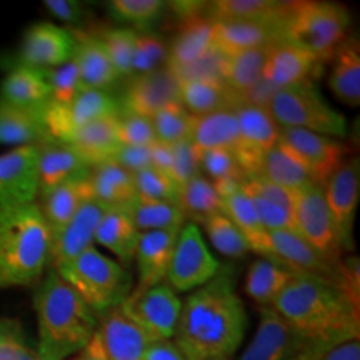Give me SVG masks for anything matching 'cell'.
<instances>
[{
    "label": "cell",
    "instance_id": "6da1fadb",
    "mask_svg": "<svg viewBox=\"0 0 360 360\" xmlns=\"http://www.w3.org/2000/svg\"><path fill=\"white\" fill-rule=\"evenodd\" d=\"M247 314L229 265L182 304L175 345L187 360H231L244 340Z\"/></svg>",
    "mask_w": 360,
    "mask_h": 360
},
{
    "label": "cell",
    "instance_id": "7a4b0ae2",
    "mask_svg": "<svg viewBox=\"0 0 360 360\" xmlns=\"http://www.w3.org/2000/svg\"><path fill=\"white\" fill-rule=\"evenodd\" d=\"M359 305L334 283L294 276L272 307L305 340L339 345L359 339Z\"/></svg>",
    "mask_w": 360,
    "mask_h": 360
},
{
    "label": "cell",
    "instance_id": "3957f363",
    "mask_svg": "<svg viewBox=\"0 0 360 360\" xmlns=\"http://www.w3.org/2000/svg\"><path fill=\"white\" fill-rule=\"evenodd\" d=\"M34 309L39 327L37 352L42 360H67L97 332V314L52 269L35 289Z\"/></svg>",
    "mask_w": 360,
    "mask_h": 360
},
{
    "label": "cell",
    "instance_id": "277c9868",
    "mask_svg": "<svg viewBox=\"0 0 360 360\" xmlns=\"http://www.w3.org/2000/svg\"><path fill=\"white\" fill-rule=\"evenodd\" d=\"M51 240L35 202L0 209V289L40 282L49 265Z\"/></svg>",
    "mask_w": 360,
    "mask_h": 360
},
{
    "label": "cell",
    "instance_id": "5b68a950",
    "mask_svg": "<svg viewBox=\"0 0 360 360\" xmlns=\"http://www.w3.org/2000/svg\"><path fill=\"white\" fill-rule=\"evenodd\" d=\"M349 27L350 13L342 4L322 0L289 2L283 15L282 39L326 62L349 37Z\"/></svg>",
    "mask_w": 360,
    "mask_h": 360
},
{
    "label": "cell",
    "instance_id": "8992f818",
    "mask_svg": "<svg viewBox=\"0 0 360 360\" xmlns=\"http://www.w3.org/2000/svg\"><path fill=\"white\" fill-rule=\"evenodd\" d=\"M56 272L94 312L101 315L119 307L132 292L129 270L96 247L84 250L77 259L58 267Z\"/></svg>",
    "mask_w": 360,
    "mask_h": 360
},
{
    "label": "cell",
    "instance_id": "52a82bcc",
    "mask_svg": "<svg viewBox=\"0 0 360 360\" xmlns=\"http://www.w3.org/2000/svg\"><path fill=\"white\" fill-rule=\"evenodd\" d=\"M267 109L278 127L304 129L332 139L347 135L345 117L328 105L312 80L274 90Z\"/></svg>",
    "mask_w": 360,
    "mask_h": 360
},
{
    "label": "cell",
    "instance_id": "ba28073f",
    "mask_svg": "<svg viewBox=\"0 0 360 360\" xmlns=\"http://www.w3.org/2000/svg\"><path fill=\"white\" fill-rule=\"evenodd\" d=\"M119 309L148 340L157 342L170 340L175 335L182 302L172 287L162 282L148 289H132Z\"/></svg>",
    "mask_w": 360,
    "mask_h": 360
},
{
    "label": "cell",
    "instance_id": "9c48e42d",
    "mask_svg": "<svg viewBox=\"0 0 360 360\" xmlns=\"http://www.w3.org/2000/svg\"><path fill=\"white\" fill-rule=\"evenodd\" d=\"M294 219L297 233L321 257L332 265L342 264L344 252H342L334 222L328 212L322 186L310 184L294 192Z\"/></svg>",
    "mask_w": 360,
    "mask_h": 360
},
{
    "label": "cell",
    "instance_id": "30bf717a",
    "mask_svg": "<svg viewBox=\"0 0 360 360\" xmlns=\"http://www.w3.org/2000/svg\"><path fill=\"white\" fill-rule=\"evenodd\" d=\"M220 267L222 265L209 250L199 227L191 222L179 232L165 281L174 290H197L212 281Z\"/></svg>",
    "mask_w": 360,
    "mask_h": 360
},
{
    "label": "cell",
    "instance_id": "8fae6325",
    "mask_svg": "<svg viewBox=\"0 0 360 360\" xmlns=\"http://www.w3.org/2000/svg\"><path fill=\"white\" fill-rule=\"evenodd\" d=\"M122 114L119 97L96 89H82L67 105L49 103L44 112V124L52 139L65 142L75 130L96 120L117 119Z\"/></svg>",
    "mask_w": 360,
    "mask_h": 360
},
{
    "label": "cell",
    "instance_id": "7c38bea8",
    "mask_svg": "<svg viewBox=\"0 0 360 360\" xmlns=\"http://www.w3.org/2000/svg\"><path fill=\"white\" fill-rule=\"evenodd\" d=\"M278 143L302 165L310 180L322 187L350 152L344 142L304 129L281 127Z\"/></svg>",
    "mask_w": 360,
    "mask_h": 360
},
{
    "label": "cell",
    "instance_id": "4fadbf2b",
    "mask_svg": "<svg viewBox=\"0 0 360 360\" xmlns=\"http://www.w3.org/2000/svg\"><path fill=\"white\" fill-rule=\"evenodd\" d=\"M238 143L233 155L245 177L259 175L264 155L278 142L281 127L265 105L242 101L236 107Z\"/></svg>",
    "mask_w": 360,
    "mask_h": 360
},
{
    "label": "cell",
    "instance_id": "5bb4252c",
    "mask_svg": "<svg viewBox=\"0 0 360 360\" xmlns=\"http://www.w3.org/2000/svg\"><path fill=\"white\" fill-rule=\"evenodd\" d=\"M323 193L342 252L354 250V220L360 199V159L352 155L328 177Z\"/></svg>",
    "mask_w": 360,
    "mask_h": 360
},
{
    "label": "cell",
    "instance_id": "9a60e30c",
    "mask_svg": "<svg viewBox=\"0 0 360 360\" xmlns=\"http://www.w3.org/2000/svg\"><path fill=\"white\" fill-rule=\"evenodd\" d=\"M122 114L154 117L170 105H180V80L167 65L147 74L132 75L119 98Z\"/></svg>",
    "mask_w": 360,
    "mask_h": 360
},
{
    "label": "cell",
    "instance_id": "2e32d148",
    "mask_svg": "<svg viewBox=\"0 0 360 360\" xmlns=\"http://www.w3.org/2000/svg\"><path fill=\"white\" fill-rule=\"evenodd\" d=\"M39 143L0 155V209L34 204L39 197Z\"/></svg>",
    "mask_w": 360,
    "mask_h": 360
},
{
    "label": "cell",
    "instance_id": "e0dca14e",
    "mask_svg": "<svg viewBox=\"0 0 360 360\" xmlns=\"http://www.w3.org/2000/svg\"><path fill=\"white\" fill-rule=\"evenodd\" d=\"M75 47L77 40L70 29L58 27L52 22H39L25 30L15 64L39 70L53 69L70 62Z\"/></svg>",
    "mask_w": 360,
    "mask_h": 360
},
{
    "label": "cell",
    "instance_id": "ac0fdd59",
    "mask_svg": "<svg viewBox=\"0 0 360 360\" xmlns=\"http://www.w3.org/2000/svg\"><path fill=\"white\" fill-rule=\"evenodd\" d=\"M305 340L274 307H264L250 344L238 360H290Z\"/></svg>",
    "mask_w": 360,
    "mask_h": 360
},
{
    "label": "cell",
    "instance_id": "d6986e66",
    "mask_svg": "<svg viewBox=\"0 0 360 360\" xmlns=\"http://www.w3.org/2000/svg\"><path fill=\"white\" fill-rule=\"evenodd\" d=\"M103 210L105 207L98 204L97 200H85L77 214L70 219V222L56 236H52L51 255H49V265L52 270L72 262L84 250L94 247L97 225L101 222Z\"/></svg>",
    "mask_w": 360,
    "mask_h": 360
},
{
    "label": "cell",
    "instance_id": "ffe728a7",
    "mask_svg": "<svg viewBox=\"0 0 360 360\" xmlns=\"http://www.w3.org/2000/svg\"><path fill=\"white\" fill-rule=\"evenodd\" d=\"M289 7V4H287ZM287 11V8H285ZM283 15L267 20H220L214 22V45L225 56L267 47L282 39Z\"/></svg>",
    "mask_w": 360,
    "mask_h": 360
},
{
    "label": "cell",
    "instance_id": "44dd1931",
    "mask_svg": "<svg viewBox=\"0 0 360 360\" xmlns=\"http://www.w3.org/2000/svg\"><path fill=\"white\" fill-rule=\"evenodd\" d=\"M319 64L321 60L302 47L278 39L267 49L264 80L276 90L307 82Z\"/></svg>",
    "mask_w": 360,
    "mask_h": 360
},
{
    "label": "cell",
    "instance_id": "7402d4cb",
    "mask_svg": "<svg viewBox=\"0 0 360 360\" xmlns=\"http://www.w3.org/2000/svg\"><path fill=\"white\" fill-rule=\"evenodd\" d=\"M39 193L70 180L90 177L92 165L70 143L49 137L39 143Z\"/></svg>",
    "mask_w": 360,
    "mask_h": 360
},
{
    "label": "cell",
    "instance_id": "603a6c76",
    "mask_svg": "<svg viewBox=\"0 0 360 360\" xmlns=\"http://www.w3.org/2000/svg\"><path fill=\"white\" fill-rule=\"evenodd\" d=\"M97 334L109 360H142L143 352L152 344L119 307L102 314Z\"/></svg>",
    "mask_w": 360,
    "mask_h": 360
},
{
    "label": "cell",
    "instance_id": "cb8c5ba5",
    "mask_svg": "<svg viewBox=\"0 0 360 360\" xmlns=\"http://www.w3.org/2000/svg\"><path fill=\"white\" fill-rule=\"evenodd\" d=\"M180 231H152L141 233L134 257V260H137L139 269L137 289L159 285L167 278L170 259H172Z\"/></svg>",
    "mask_w": 360,
    "mask_h": 360
},
{
    "label": "cell",
    "instance_id": "d4e9b609",
    "mask_svg": "<svg viewBox=\"0 0 360 360\" xmlns=\"http://www.w3.org/2000/svg\"><path fill=\"white\" fill-rule=\"evenodd\" d=\"M77 47L74 53V64L77 65L80 82L84 89H96V90H109L119 82L120 75L112 65L109 56L97 35L82 32V30H72Z\"/></svg>",
    "mask_w": 360,
    "mask_h": 360
},
{
    "label": "cell",
    "instance_id": "484cf974",
    "mask_svg": "<svg viewBox=\"0 0 360 360\" xmlns=\"http://www.w3.org/2000/svg\"><path fill=\"white\" fill-rule=\"evenodd\" d=\"M0 97L12 105L44 115L52 98L45 70L15 64L0 84Z\"/></svg>",
    "mask_w": 360,
    "mask_h": 360
},
{
    "label": "cell",
    "instance_id": "4316f807",
    "mask_svg": "<svg viewBox=\"0 0 360 360\" xmlns=\"http://www.w3.org/2000/svg\"><path fill=\"white\" fill-rule=\"evenodd\" d=\"M214 47V22L200 13L188 17L184 19L179 34L169 47L167 67L172 72L187 69Z\"/></svg>",
    "mask_w": 360,
    "mask_h": 360
},
{
    "label": "cell",
    "instance_id": "83f0119b",
    "mask_svg": "<svg viewBox=\"0 0 360 360\" xmlns=\"http://www.w3.org/2000/svg\"><path fill=\"white\" fill-rule=\"evenodd\" d=\"M141 232L135 227L132 205L107 207L97 225L96 242L110 250L122 264H130L135 257Z\"/></svg>",
    "mask_w": 360,
    "mask_h": 360
},
{
    "label": "cell",
    "instance_id": "f1b7e54d",
    "mask_svg": "<svg viewBox=\"0 0 360 360\" xmlns=\"http://www.w3.org/2000/svg\"><path fill=\"white\" fill-rule=\"evenodd\" d=\"M89 199H92V192H90V182L87 177L70 180V182L51 188L49 192L39 193V202H35V204L39 205L40 212H42L51 236H56L77 214L80 205Z\"/></svg>",
    "mask_w": 360,
    "mask_h": 360
},
{
    "label": "cell",
    "instance_id": "f546056e",
    "mask_svg": "<svg viewBox=\"0 0 360 360\" xmlns=\"http://www.w3.org/2000/svg\"><path fill=\"white\" fill-rule=\"evenodd\" d=\"M90 192L92 199L107 207L132 205L137 199L134 177L117 162H103L90 170Z\"/></svg>",
    "mask_w": 360,
    "mask_h": 360
},
{
    "label": "cell",
    "instance_id": "4dcf8cb0",
    "mask_svg": "<svg viewBox=\"0 0 360 360\" xmlns=\"http://www.w3.org/2000/svg\"><path fill=\"white\" fill-rule=\"evenodd\" d=\"M117 119H102L84 125L82 129L75 130L65 142L70 143L92 167L103 162H112L119 148L122 147L117 134Z\"/></svg>",
    "mask_w": 360,
    "mask_h": 360
},
{
    "label": "cell",
    "instance_id": "1f68e13d",
    "mask_svg": "<svg viewBox=\"0 0 360 360\" xmlns=\"http://www.w3.org/2000/svg\"><path fill=\"white\" fill-rule=\"evenodd\" d=\"M328 77V87L334 96L350 107L360 103V45L357 37H347L339 45Z\"/></svg>",
    "mask_w": 360,
    "mask_h": 360
},
{
    "label": "cell",
    "instance_id": "d6a6232c",
    "mask_svg": "<svg viewBox=\"0 0 360 360\" xmlns=\"http://www.w3.org/2000/svg\"><path fill=\"white\" fill-rule=\"evenodd\" d=\"M51 137L44 115L20 109L0 97V143L2 146H37Z\"/></svg>",
    "mask_w": 360,
    "mask_h": 360
},
{
    "label": "cell",
    "instance_id": "836d02e7",
    "mask_svg": "<svg viewBox=\"0 0 360 360\" xmlns=\"http://www.w3.org/2000/svg\"><path fill=\"white\" fill-rule=\"evenodd\" d=\"M191 142L197 154L205 150H233L238 143V120L233 109L195 117Z\"/></svg>",
    "mask_w": 360,
    "mask_h": 360
},
{
    "label": "cell",
    "instance_id": "e575fe53",
    "mask_svg": "<svg viewBox=\"0 0 360 360\" xmlns=\"http://www.w3.org/2000/svg\"><path fill=\"white\" fill-rule=\"evenodd\" d=\"M267 49L269 45L225 56L222 79L237 98H247L264 82Z\"/></svg>",
    "mask_w": 360,
    "mask_h": 360
},
{
    "label": "cell",
    "instance_id": "d590c367",
    "mask_svg": "<svg viewBox=\"0 0 360 360\" xmlns=\"http://www.w3.org/2000/svg\"><path fill=\"white\" fill-rule=\"evenodd\" d=\"M222 212L237 225L238 231L245 237L250 252H255L262 259L270 260L272 252H270L269 232L260 224L252 200L242 192V188L222 199Z\"/></svg>",
    "mask_w": 360,
    "mask_h": 360
},
{
    "label": "cell",
    "instance_id": "8d00e7d4",
    "mask_svg": "<svg viewBox=\"0 0 360 360\" xmlns=\"http://www.w3.org/2000/svg\"><path fill=\"white\" fill-rule=\"evenodd\" d=\"M180 102L193 117L237 107V97L220 80H184L180 82Z\"/></svg>",
    "mask_w": 360,
    "mask_h": 360
},
{
    "label": "cell",
    "instance_id": "74e56055",
    "mask_svg": "<svg viewBox=\"0 0 360 360\" xmlns=\"http://www.w3.org/2000/svg\"><path fill=\"white\" fill-rule=\"evenodd\" d=\"M294 276L295 274L283 265L260 257L250 264L245 278V292L262 309L272 307Z\"/></svg>",
    "mask_w": 360,
    "mask_h": 360
},
{
    "label": "cell",
    "instance_id": "f35d334b",
    "mask_svg": "<svg viewBox=\"0 0 360 360\" xmlns=\"http://www.w3.org/2000/svg\"><path fill=\"white\" fill-rule=\"evenodd\" d=\"M175 205L179 207L184 219L202 224L212 215L222 212V199L215 191L212 180L207 179L204 174L179 186Z\"/></svg>",
    "mask_w": 360,
    "mask_h": 360
},
{
    "label": "cell",
    "instance_id": "ab89813d",
    "mask_svg": "<svg viewBox=\"0 0 360 360\" xmlns=\"http://www.w3.org/2000/svg\"><path fill=\"white\" fill-rule=\"evenodd\" d=\"M259 175L289 192H297L314 184L302 165L278 142L264 155Z\"/></svg>",
    "mask_w": 360,
    "mask_h": 360
},
{
    "label": "cell",
    "instance_id": "60d3db41",
    "mask_svg": "<svg viewBox=\"0 0 360 360\" xmlns=\"http://www.w3.org/2000/svg\"><path fill=\"white\" fill-rule=\"evenodd\" d=\"M289 2L277 0H217L207 4L209 19L220 20H267L282 15Z\"/></svg>",
    "mask_w": 360,
    "mask_h": 360
},
{
    "label": "cell",
    "instance_id": "b9f144b4",
    "mask_svg": "<svg viewBox=\"0 0 360 360\" xmlns=\"http://www.w3.org/2000/svg\"><path fill=\"white\" fill-rule=\"evenodd\" d=\"M132 217L139 232L152 231H180L186 224L179 207L170 202L135 199L132 204Z\"/></svg>",
    "mask_w": 360,
    "mask_h": 360
},
{
    "label": "cell",
    "instance_id": "7bdbcfd3",
    "mask_svg": "<svg viewBox=\"0 0 360 360\" xmlns=\"http://www.w3.org/2000/svg\"><path fill=\"white\" fill-rule=\"evenodd\" d=\"M150 120L154 125L157 142L165 143V146L191 141L193 124H195V117L184 109L182 103L165 107L154 117H150Z\"/></svg>",
    "mask_w": 360,
    "mask_h": 360
},
{
    "label": "cell",
    "instance_id": "ee69618b",
    "mask_svg": "<svg viewBox=\"0 0 360 360\" xmlns=\"http://www.w3.org/2000/svg\"><path fill=\"white\" fill-rule=\"evenodd\" d=\"M207 237L210 244L229 259H240L249 254L250 247L245 237L242 236L237 225L232 222L224 212H219L209 217L204 222Z\"/></svg>",
    "mask_w": 360,
    "mask_h": 360
},
{
    "label": "cell",
    "instance_id": "f6af8a7d",
    "mask_svg": "<svg viewBox=\"0 0 360 360\" xmlns=\"http://www.w3.org/2000/svg\"><path fill=\"white\" fill-rule=\"evenodd\" d=\"M101 40L112 65L120 77H132L135 42H137V30L134 29H109L101 35Z\"/></svg>",
    "mask_w": 360,
    "mask_h": 360
},
{
    "label": "cell",
    "instance_id": "bcb514c9",
    "mask_svg": "<svg viewBox=\"0 0 360 360\" xmlns=\"http://www.w3.org/2000/svg\"><path fill=\"white\" fill-rule=\"evenodd\" d=\"M0 360H42L15 319L0 317Z\"/></svg>",
    "mask_w": 360,
    "mask_h": 360
},
{
    "label": "cell",
    "instance_id": "7dc6e473",
    "mask_svg": "<svg viewBox=\"0 0 360 360\" xmlns=\"http://www.w3.org/2000/svg\"><path fill=\"white\" fill-rule=\"evenodd\" d=\"M167 4L162 0H110L107 8L117 20L147 27L159 19Z\"/></svg>",
    "mask_w": 360,
    "mask_h": 360
},
{
    "label": "cell",
    "instance_id": "c3c4849f",
    "mask_svg": "<svg viewBox=\"0 0 360 360\" xmlns=\"http://www.w3.org/2000/svg\"><path fill=\"white\" fill-rule=\"evenodd\" d=\"M167 60L169 47L159 35L150 32H137L132 75H141L162 69V67L167 65Z\"/></svg>",
    "mask_w": 360,
    "mask_h": 360
},
{
    "label": "cell",
    "instance_id": "681fc988",
    "mask_svg": "<svg viewBox=\"0 0 360 360\" xmlns=\"http://www.w3.org/2000/svg\"><path fill=\"white\" fill-rule=\"evenodd\" d=\"M132 177L139 199L170 202V204L177 202L179 186L167 174L148 167L132 174Z\"/></svg>",
    "mask_w": 360,
    "mask_h": 360
},
{
    "label": "cell",
    "instance_id": "f907efd6",
    "mask_svg": "<svg viewBox=\"0 0 360 360\" xmlns=\"http://www.w3.org/2000/svg\"><path fill=\"white\" fill-rule=\"evenodd\" d=\"M45 75H47V82L51 85V103L67 105L84 89L82 82H80L77 65L74 64V60L67 62L64 65L53 67V69H47Z\"/></svg>",
    "mask_w": 360,
    "mask_h": 360
},
{
    "label": "cell",
    "instance_id": "816d5d0a",
    "mask_svg": "<svg viewBox=\"0 0 360 360\" xmlns=\"http://www.w3.org/2000/svg\"><path fill=\"white\" fill-rule=\"evenodd\" d=\"M200 172L207 174V179L212 182H220V180H237L242 182L245 179L242 172L240 165L233 155V150H205L199 154Z\"/></svg>",
    "mask_w": 360,
    "mask_h": 360
},
{
    "label": "cell",
    "instance_id": "f5cc1de1",
    "mask_svg": "<svg viewBox=\"0 0 360 360\" xmlns=\"http://www.w3.org/2000/svg\"><path fill=\"white\" fill-rule=\"evenodd\" d=\"M117 134L122 146L150 147L157 142L152 120L142 115L120 114L117 119Z\"/></svg>",
    "mask_w": 360,
    "mask_h": 360
},
{
    "label": "cell",
    "instance_id": "db71d44e",
    "mask_svg": "<svg viewBox=\"0 0 360 360\" xmlns=\"http://www.w3.org/2000/svg\"><path fill=\"white\" fill-rule=\"evenodd\" d=\"M247 195V193H245ZM252 200L255 212L259 215L260 224L264 225V229L267 232H277V231H290L297 232L295 229V219H294V210L287 209V207L274 204L260 197L247 195Z\"/></svg>",
    "mask_w": 360,
    "mask_h": 360
},
{
    "label": "cell",
    "instance_id": "11a10c76",
    "mask_svg": "<svg viewBox=\"0 0 360 360\" xmlns=\"http://www.w3.org/2000/svg\"><path fill=\"white\" fill-rule=\"evenodd\" d=\"M172 147V167H170L169 177L177 186H182L187 180L200 175L199 154L195 152L191 141L175 143Z\"/></svg>",
    "mask_w": 360,
    "mask_h": 360
},
{
    "label": "cell",
    "instance_id": "9f6ffc18",
    "mask_svg": "<svg viewBox=\"0 0 360 360\" xmlns=\"http://www.w3.org/2000/svg\"><path fill=\"white\" fill-rule=\"evenodd\" d=\"M44 6L56 19L67 25H80L87 17V8L77 0H45Z\"/></svg>",
    "mask_w": 360,
    "mask_h": 360
},
{
    "label": "cell",
    "instance_id": "6f0895ef",
    "mask_svg": "<svg viewBox=\"0 0 360 360\" xmlns=\"http://www.w3.org/2000/svg\"><path fill=\"white\" fill-rule=\"evenodd\" d=\"M150 147L122 146L119 148V152H117L114 162H117L120 167L129 170L130 174H135V172H139V170L152 167Z\"/></svg>",
    "mask_w": 360,
    "mask_h": 360
},
{
    "label": "cell",
    "instance_id": "680465c9",
    "mask_svg": "<svg viewBox=\"0 0 360 360\" xmlns=\"http://www.w3.org/2000/svg\"><path fill=\"white\" fill-rule=\"evenodd\" d=\"M142 360H187L175 342L172 340H157L148 345L143 352Z\"/></svg>",
    "mask_w": 360,
    "mask_h": 360
},
{
    "label": "cell",
    "instance_id": "91938a15",
    "mask_svg": "<svg viewBox=\"0 0 360 360\" xmlns=\"http://www.w3.org/2000/svg\"><path fill=\"white\" fill-rule=\"evenodd\" d=\"M321 360H360V342L350 339L328 349Z\"/></svg>",
    "mask_w": 360,
    "mask_h": 360
},
{
    "label": "cell",
    "instance_id": "94428289",
    "mask_svg": "<svg viewBox=\"0 0 360 360\" xmlns=\"http://www.w3.org/2000/svg\"><path fill=\"white\" fill-rule=\"evenodd\" d=\"M67 360H109V359H107L105 352H103L101 337H98V334L96 332L82 350H79L77 354L72 355V357H69Z\"/></svg>",
    "mask_w": 360,
    "mask_h": 360
},
{
    "label": "cell",
    "instance_id": "6125c7cd",
    "mask_svg": "<svg viewBox=\"0 0 360 360\" xmlns=\"http://www.w3.org/2000/svg\"><path fill=\"white\" fill-rule=\"evenodd\" d=\"M332 347H335V345L328 344V342L309 340L305 342L304 347L300 349L290 360H321L322 355Z\"/></svg>",
    "mask_w": 360,
    "mask_h": 360
}]
</instances>
